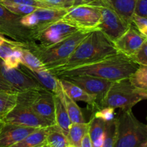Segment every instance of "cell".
Returning a JSON list of instances; mask_svg holds the SVG:
<instances>
[{"label": "cell", "instance_id": "1", "mask_svg": "<svg viewBox=\"0 0 147 147\" xmlns=\"http://www.w3.org/2000/svg\"><path fill=\"white\" fill-rule=\"evenodd\" d=\"M139 65L131 57L121 53L103 58L98 61L63 70H50L56 77L89 76L114 82L129 78Z\"/></svg>", "mask_w": 147, "mask_h": 147}, {"label": "cell", "instance_id": "2", "mask_svg": "<svg viewBox=\"0 0 147 147\" xmlns=\"http://www.w3.org/2000/svg\"><path fill=\"white\" fill-rule=\"evenodd\" d=\"M118 53L113 42L101 31L92 30L77 46L63 65L50 70H63L94 63Z\"/></svg>", "mask_w": 147, "mask_h": 147}, {"label": "cell", "instance_id": "3", "mask_svg": "<svg viewBox=\"0 0 147 147\" xmlns=\"http://www.w3.org/2000/svg\"><path fill=\"white\" fill-rule=\"evenodd\" d=\"M90 31L80 30L60 42L49 47H42L37 42L30 43L27 46L47 70L57 68L65 64L77 46L88 35Z\"/></svg>", "mask_w": 147, "mask_h": 147}, {"label": "cell", "instance_id": "4", "mask_svg": "<svg viewBox=\"0 0 147 147\" xmlns=\"http://www.w3.org/2000/svg\"><path fill=\"white\" fill-rule=\"evenodd\" d=\"M116 136L113 147H146V125L139 121L131 109L121 110L116 116Z\"/></svg>", "mask_w": 147, "mask_h": 147}, {"label": "cell", "instance_id": "5", "mask_svg": "<svg viewBox=\"0 0 147 147\" xmlns=\"http://www.w3.org/2000/svg\"><path fill=\"white\" fill-rule=\"evenodd\" d=\"M143 100H147L146 97L132 86L129 79H122L112 83L100 103V109L111 107L121 110L132 109V107Z\"/></svg>", "mask_w": 147, "mask_h": 147}, {"label": "cell", "instance_id": "6", "mask_svg": "<svg viewBox=\"0 0 147 147\" xmlns=\"http://www.w3.org/2000/svg\"><path fill=\"white\" fill-rule=\"evenodd\" d=\"M18 97L24 100L49 126L56 124L53 93L45 89H32L18 93Z\"/></svg>", "mask_w": 147, "mask_h": 147}, {"label": "cell", "instance_id": "7", "mask_svg": "<svg viewBox=\"0 0 147 147\" xmlns=\"http://www.w3.org/2000/svg\"><path fill=\"white\" fill-rule=\"evenodd\" d=\"M32 89H45L34 78L20 68H8L0 59V90L21 93Z\"/></svg>", "mask_w": 147, "mask_h": 147}, {"label": "cell", "instance_id": "8", "mask_svg": "<svg viewBox=\"0 0 147 147\" xmlns=\"http://www.w3.org/2000/svg\"><path fill=\"white\" fill-rule=\"evenodd\" d=\"M100 6L80 4L67 9L61 20L73 24L79 30L92 31L97 29L100 20Z\"/></svg>", "mask_w": 147, "mask_h": 147}, {"label": "cell", "instance_id": "9", "mask_svg": "<svg viewBox=\"0 0 147 147\" xmlns=\"http://www.w3.org/2000/svg\"><path fill=\"white\" fill-rule=\"evenodd\" d=\"M21 17L11 12L0 4V34L20 42H36L33 38L34 30L21 24Z\"/></svg>", "mask_w": 147, "mask_h": 147}, {"label": "cell", "instance_id": "10", "mask_svg": "<svg viewBox=\"0 0 147 147\" xmlns=\"http://www.w3.org/2000/svg\"><path fill=\"white\" fill-rule=\"evenodd\" d=\"M78 30L73 24L59 20L34 29L33 38L42 47H49L63 41Z\"/></svg>", "mask_w": 147, "mask_h": 147}, {"label": "cell", "instance_id": "11", "mask_svg": "<svg viewBox=\"0 0 147 147\" xmlns=\"http://www.w3.org/2000/svg\"><path fill=\"white\" fill-rule=\"evenodd\" d=\"M1 121L35 129L49 127V125L37 116L24 100L19 98L18 95L15 106Z\"/></svg>", "mask_w": 147, "mask_h": 147}, {"label": "cell", "instance_id": "12", "mask_svg": "<svg viewBox=\"0 0 147 147\" xmlns=\"http://www.w3.org/2000/svg\"><path fill=\"white\" fill-rule=\"evenodd\" d=\"M77 85L96 99L98 110L100 109V103L104 99L109 88L113 82L106 79L89 76H76L60 77Z\"/></svg>", "mask_w": 147, "mask_h": 147}, {"label": "cell", "instance_id": "13", "mask_svg": "<svg viewBox=\"0 0 147 147\" xmlns=\"http://www.w3.org/2000/svg\"><path fill=\"white\" fill-rule=\"evenodd\" d=\"M100 6V20L96 30L101 31L111 41H116L129 29L125 22L113 10L106 6Z\"/></svg>", "mask_w": 147, "mask_h": 147}, {"label": "cell", "instance_id": "14", "mask_svg": "<svg viewBox=\"0 0 147 147\" xmlns=\"http://www.w3.org/2000/svg\"><path fill=\"white\" fill-rule=\"evenodd\" d=\"M146 39L147 37L131 24L124 34L113 42V45L118 53L132 58Z\"/></svg>", "mask_w": 147, "mask_h": 147}, {"label": "cell", "instance_id": "15", "mask_svg": "<svg viewBox=\"0 0 147 147\" xmlns=\"http://www.w3.org/2000/svg\"><path fill=\"white\" fill-rule=\"evenodd\" d=\"M35 128L0 122V147H10L35 131Z\"/></svg>", "mask_w": 147, "mask_h": 147}, {"label": "cell", "instance_id": "16", "mask_svg": "<svg viewBox=\"0 0 147 147\" xmlns=\"http://www.w3.org/2000/svg\"><path fill=\"white\" fill-rule=\"evenodd\" d=\"M18 67L26 74L35 79L42 87L53 94L60 95L64 93L58 78L56 77L47 68L32 70L22 64H20Z\"/></svg>", "mask_w": 147, "mask_h": 147}, {"label": "cell", "instance_id": "17", "mask_svg": "<svg viewBox=\"0 0 147 147\" xmlns=\"http://www.w3.org/2000/svg\"><path fill=\"white\" fill-rule=\"evenodd\" d=\"M60 80L63 90L66 95L69 96L71 99L75 101H83L85 102L88 106V109L91 110L93 113L98 111V106L96 104V99L90 96V94L85 91L83 89L78 86L77 85L63 78H58Z\"/></svg>", "mask_w": 147, "mask_h": 147}, {"label": "cell", "instance_id": "18", "mask_svg": "<svg viewBox=\"0 0 147 147\" xmlns=\"http://www.w3.org/2000/svg\"><path fill=\"white\" fill-rule=\"evenodd\" d=\"M136 1L137 0H102L99 5L109 7L130 25L132 24Z\"/></svg>", "mask_w": 147, "mask_h": 147}, {"label": "cell", "instance_id": "19", "mask_svg": "<svg viewBox=\"0 0 147 147\" xmlns=\"http://www.w3.org/2000/svg\"><path fill=\"white\" fill-rule=\"evenodd\" d=\"M55 115L56 125L60 128L66 136L68 134L71 121L69 118L64 100V93L60 95L54 94Z\"/></svg>", "mask_w": 147, "mask_h": 147}, {"label": "cell", "instance_id": "20", "mask_svg": "<svg viewBox=\"0 0 147 147\" xmlns=\"http://www.w3.org/2000/svg\"><path fill=\"white\" fill-rule=\"evenodd\" d=\"M33 12L38 20L37 27H40L61 20L67 13V9L38 8Z\"/></svg>", "mask_w": 147, "mask_h": 147}, {"label": "cell", "instance_id": "21", "mask_svg": "<svg viewBox=\"0 0 147 147\" xmlns=\"http://www.w3.org/2000/svg\"><path fill=\"white\" fill-rule=\"evenodd\" d=\"M48 128H40L36 129L24 139L10 147H37L46 144Z\"/></svg>", "mask_w": 147, "mask_h": 147}, {"label": "cell", "instance_id": "22", "mask_svg": "<svg viewBox=\"0 0 147 147\" xmlns=\"http://www.w3.org/2000/svg\"><path fill=\"white\" fill-rule=\"evenodd\" d=\"M89 123H71L67 134L69 144L76 147H80L83 136L88 133Z\"/></svg>", "mask_w": 147, "mask_h": 147}, {"label": "cell", "instance_id": "23", "mask_svg": "<svg viewBox=\"0 0 147 147\" xmlns=\"http://www.w3.org/2000/svg\"><path fill=\"white\" fill-rule=\"evenodd\" d=\"M46 144L49 147H68L69 142L67 136L55 124L49 126Z\"/></svg>", "mask_w": 147, "mask_h": 147}, {"label": "cell", "instance_id": "24", "mask_svg": "<svg viewBox=\"0 0 147 147\" xmlns=\"http://www.w3.org/2000/svg\"><path fill=\"white\" fill-rule=\"evenodd\" d=\"M129 79L132 86L147 98V66L139 65Z\"/></svg>", "mask_w": 147, "mask_h": 147}, {"label": "cell", "instance_id": "25", "mask_svg": "<svg viewBox=\"0 0 147 147\" xmlns=\"http://www.w3.org/2000/svg\"><path fill=\"white\" fill-rule=\"evenodd\" d=\"M18 93L0 90V122L15 106Z\"/></svg>", "mask_w": 147, "mask_h": 147}, {"label": "cell", "instance_id": "26", "mask_svg": "<svg viewBox=\"0 0 147 147\" xmlns=\"http://www.w3.org/2000/svg\"><path fill=\"white\" fill-rule=\"evenodd\" d=\"M64 100L66 109L68 113L69 118L72 123H86L83 112L76 103V101L70 98L67 95L64 93Z\"/></svg>", "mask_w": 147, "mask_h": 147}, {"label": "cell", "instance_id": "27", "mask_svg": "<svg viewBox=\"0 0 147 147\" xmlns=\"http://www.w3.org/2000/svg\"><path fill=\"white\" fill-rule=\"evenodd\" d=\"M28 45L27 46H23L21 48L22 53L21 64L24 65V66L32 70H37L46 68L43 63L41 62V60L35 55L33 54L28 48H27Z\"/></svg>", "mask_w": 147, "mask_h": 147}, {"label": "cell", "instance_id": "28", "mask_svg": "<svg viewBox=\"0 0 147 147\" xmlns=\"http://www.w3.org/2000/svg\"><path fill=\"white\" fill-rule=\"evenodd\" d=\"M88 123V134L92 142L105 136V130H106L107 122L104 121L99 118H96L92 116L91 119Z\"/></svg>", "mask_w": 147, "mask_h": 147}, {"label": "cell", "instance_id": "29", "mask_svg": "<svg viewBox=\"0 0 147 147\" xmlns=\"http://www.w3.org/2000/svg\"><path fill=\"white\" fill-rule=\"evenodd\" d=\"M27 43L20 42L15 40L4 38V40L0 43V59L4 60L8 56L11 55L17 49L21 46L25 45Z\"/></svg>", "mask_w": 147, "mask_h": 147}, {"label": "cell", "instance_id": "30", "mask_svg": "<svg viewBox=\"0 0 147 147\" xmlns=\"http://www.w3.org/2000/svg\"><path fill=\"white\" fill-rule=\"evenodd\" d=\"M2 5L11 12L20 16L27 15V14L33 12L39 8V7H33V6L19 4H2Z\"/></svg>", "mask_w": 147, "mask_h": 147}, {"label": "cell", "instance_id": "31", "mask_svg": "<svg viewBox=\"0 0 147 147\" xmlns=\"http://www.w3.org/2000/svg\"><path fill=\"white\" fill-rule=\"evenodd\" d=\"M116 118L113 121L106 123L105 130V139L102 147H113L116 136Z\"/></svg>", "mask_w": 147, "mask_h": 147}, {"label": "cell", "instance_id": "32", "mask_svg": "<svg viewBox=\"0 0 147 147\" xmlns=\"http://www.w3.org/2000/svg\"><path fill=\"white\" fill-rule=\"evenodd\" d=\"M0 4H19L33 6V7H39V8H54V7H51L48 4L44 2L42 0H2L0 2Z\"/></svg>", "mask_w": 147, "mask_h": 147}, {"label": "cell", "instance_id": "33", "mask_svg": "<svg viewBox=\"0 0 147 147\" xmlns=\"http://www.w3.org/2000/svg\"><path fill=\"white\" fill-rule=\"evenodd\" d=\"M92 116L102 119L106 122L112 121L116 118L115 109L111 107H105L93 113Z\"/></svg>", "mask_w": 147, "mask_h": 147}, {"label": "cell", "instance_id": "34", "mask_svg": "<svg viewBox=\"0 0 147 147\" xmlns=\"http://www.w3.org/2000/svg\"><path fill=\"white\" fill-rule=\"evenodd\" d=\"M131 59L139 65L147 66V39Z\"/></svg>", "mask_w": 147, "mask_h": 147}, {"label": "cell", "instance_id": "35", "mask_svg": "<svg viewBox=\"0 0 147 147\" xmlns=\"http://www.w3.org/2000/svg\"><path fill=\"white\" fill-rule=\"evenodd\" d=\"M51 7L57 9H68L77 4V0H42Z\"/></svg>", "mask_w": 147, "mask_h": 147}, {"label": "cell", "instance_id": "36", "mask_svg": "<svg viewBox=\"0 0 147 147\" xmlns=\"http://www.w3.org/2000/svg\"><path fill=\"white\" fill-rule=\"evenodd\" d=\"M132 24L136 27V28L142 33V34L147 37V18L141 17V16L134 14L132 19Z\"/></svg>", "mask_w": 147, "mask_h": 147}, {"label": "cell", "instance_id": "37", "mask_svg": "<svg viewBox=\"0 0 147 147\" xmlns=\"http://www.w3.org/2000/svg\"><path fill=\"white\" fill-rule=\"evenodd\" d=\"M20 23L24 27L32 30H34L38 27V20L34 12H32L27 15L22 16L20 19Z\"/></svg>", "mask_w": 147, "mask_h": 147}, {"label": "cell", "instance_id": "38", "mask_svg": "<svg viewBox=\"0 0 147 147\" xmlns=\"http://www.w3.org/2000/svg\"><path fill=\"white\" fill-rule=\"evenodd\" d=\"M4 65L8 68H18L21 64V59L15 55L11 54L3 60Z\"/></svg>", "mask_w": 147, "mask_h": 147}, {"label": "cell", "instance_id": "39", "mask_svg": "<svg viewBox=\"0 0 147 147\" xmlns=\"http://www.w3.org/2000/svg\"><path fill=\"white\" fill-rule=\"evenodd\" d=\"M134 14L147 18V0H137Z\"/></svg>", "mask_w": 147, "mask_h": 147}, {"label": "cell", "instance_id": "40", "mask_svg": "<svg viewBox=\"0 0 147 147\" xmlns=\"http://www.w3.org/2000/svg\"><path fill=\"white\" fill-rule=\"evenodd\" d=\"M80 147H93L91 139H90L88 133H87L83 136V139H82L81 146H80Z\"/></svg>", "mask_w": 147, "mask_h": 147}, {"label": "cell", "instance_id": "41", "mask_svg": "<svg viewBox=\"0 0 147 147\" xmlns=\"http://www.w3.org/2000/svg\"><path fill=\"white\" fill-rule=\"evenodd\" d=\"M102 0H78L77 4H90L94 5H99Z\"/></svg>", "mask_w": 147, "mask_h": 147}, {"label": "cell", "instance_id": "42", "mask_svg": "<svg viewBox=\"0 0 147 147\" xmlns=\"http://www.w3.org/2000/svg\"><path fill=\"white\" fill-rule=\"evenodd\" d=\"M4 38H5V37H4V35H3V34H0V43H1V42H2L3 40H4Z\"/></svg>", "mask_w": 147, "mask_h": 147}, {"label": "cell", "instance_id": "43", "mask_svg": "<svg viewBox=\"0 0 147 147\" xmlns=\"http://www.w3.org/2000/svg\"><path fill=\"white\" fill-rule=\"evenodd\" d=\"M41 147H49V146H47V144H45V145H43V146H42Z\"/></svg>", "mask_w": 147, "mask_h": 147}, {"label": "cell", "instance_id": "44", "mask_svg": "<svg viewBox=\"0 0 147 147\" xmlns=\"http://www.w3.org/2000/svg\"><path fill=\"white\" fill-rule=\"evenodd\" d=\"M68 147H76V146H73V145H71V144H69V146H68Z\"/></svg>", "mask_w": 147, "mask_h": 147}, {"label": "cell", "instance_id": "45", "mask_svg": "<svg viewBox=\"0 0 147 147\" xmlns=\"http://www.w3.org/2000/svg\"><path fill=\"white\" fill-rule=\"evenodd\" d=\"M42 146H43V145H42ZM42 146H37V147H41Z\"/></svg>", "mask_w": 147, "mask_h": 147}, {"label": "cell", "instance_id": "46", "mask_svg": "<svg viewBox=\"0 0 147 147\" xmlns=\"http://www.w3.org/2000/svg\"><path fill=\"white\" fill-rule=\"evenodd\" d=\"M1 1H2V0H0V2H1Z\"/></svg>", "mask_w": 147, "mask_h": 147}, {"label": "cell", "instance_id": "47", "mask_svg": "<svg viewBox=\"0 0 147 147\" xmlns=\"http://www.w3.org/2000/svg\"><path fill=\"white\" fill-rule=\"evenodd\" d=\"M146 119H147V118H146ZM146 129H147V124H146Z\"/></svg>", "mask_w": 147, "mask_h": 147}, {"label": "cell", "instance_id": "48", "mask_svg": "<svg viewBox=\"0 0 147 147\" xmlns=\"http://www.w3.org/2000/svg\"><path fill=\"white\" fill-rule=\"evenodd\" d=\"M77 1H78V0H77Z\"/></svg>", "mask_w": 147, "mask_h": 147}, {"label": "cell", "instance_id": "49", "mask_svg": "<svg viewBox=\"0 0 147 147\" xmlns=\"http://www.w3.org/2000/svg\"><path fill=\"white\" fill-rule=\"evenodd\" d=\"M146 147H147V146H146Z\"/></svg>", "mask_w": 147, "mask_h": 147}]
</instances>
